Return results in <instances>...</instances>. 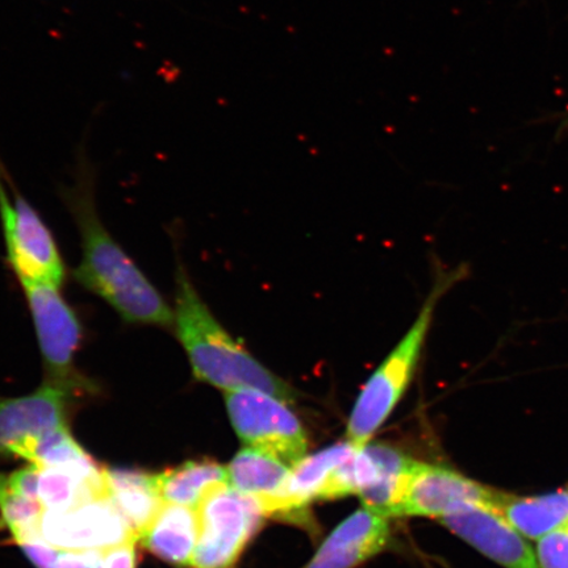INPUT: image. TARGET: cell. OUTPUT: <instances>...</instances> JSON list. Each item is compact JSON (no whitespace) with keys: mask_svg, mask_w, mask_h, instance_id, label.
<instances>
[{"mask_svg":"<svg viewBox=\"0 0 568 568\" xmlns=\"http://www.w3.org/2000/svg\"><path fill=\"white\" fill-rule=\"evenodd\" d=\"M65 203L81 236L82 258L74 280L109 304L125 324L173 329L174 308L105 230L92 187L81 183L68 191Z\"/></svg>","mask_w":568,"mask_h":568,"instance_id":"6da1fadb","label":"cell"},{"mask_svg":"<svg viewBox=\"0 0 568 568\" xmlns=\"http://www.w3.org/2000/svg\"><path fill=\"white\" fill-rule=\"evenodd\" d=\"M175 337L197 382L224 393L257 389L291 403L296 389L234 338L197 293L187 270L178 265L174 295Z\"/></svg>","mask_w":568,"mask_h":568,"instance_id":"7a4b0ae2","label":"cell"},{"mask_svg":"<svg viewBox=\"0 0 568 568\" xmlns=\"http://www.w3.org/2000/svg\"><path fill=\"white\" fill-rule=\"evenodd\" d=\"M465 275V267L437 275L414 324L362 387L347 423V442L355 449H364L371 443L407 394L420 365L437 305Z\"/></svg>","mask_w":568,"mask_h":568,"instance_id":"3957f363","label":"cell"},{"mask_svg":"<svg viewBox=\"0 0 568 568\" xmlns=\"http://www.w3.org/2000/svg\"><path fill=\"white\" fill-rule=\"evenodd\" d=\"M31 312L36 338L44 366V381L90 390L97 385L78 371L75 361L84 332L80 316L52 284H20Z\"/></svg>","mask_w":568,"mask_h":568,"instance_id":"277c9868","label":"cell"},{"mask_svg":"<svg viewBox=\"0 0 568 568\" xmlns=\"http://www.w3.org/2000/svg\"><path fill=\"white\" fill-rule=\"evenodd\" d=\"M196 510L199 538L190 565L193 568L232 567L266 517L257 501L230 483L211 489Z\"/></svg>","mask_w":568,"mask_h":568,"instance_id":"5b68a950","label":"cell"},{"mask_svg":"<svg viewBox=\"0 0 568 568\" xmlns=\"http://www.w3.org/2000/svg\"><path fill=\"white\" fill-rule=\"evenodd\" d=\"M0 224L7 261L20 284L62 287L67 268L59 245L44 220L17 189L11 199L0 172Z\"/></svg>","mask_w":568,"mask_h":568,"instance_id":"8992f818","label":"cell"},{"mask_svg":"<svg viewBox=\"0 0 568 568\" xmlns=\"http://www.w3.org/2000/svg\"><path fill=\"white\" fill-rule=\"evenodd\" d=\"M92 394L95 390L44 381L31 394L0 396V459L28 460L42 436L69 428L78 403Z\"/></svg>","mask_w":568,"mask_h":568,"instance_id":"52a82bcc","label":"cell"},{"mask_svg":"<svg viewBox=\"0 0 568 568\" xmlns=\"http://www.w3.org/2000/svg\"><path fill=\"white\" fill-rule=\"evenodd\" d=\"M224 400L233 429L246 446L272 454L290 467L305 457L307 432L287 402L257 389L230 390Z\"/></svg>","mask_w":568,"mask_h":568,"instance_id":"ba28073f","label":"cell"},{"mask_svg":"<svg viewBox=\"0 0 568 568\" xmlns=\"http://www.w3.org/2000/svg\"><path fill=\"white\" fill-rule=\"evenodd\" d=\"M40 535L55 549L104 551L139 539L110 495L91 497L67 510H44Z\"/></svg>","mask_w":568,"mask_h":568,"instance_id":"9c48e42d","label":"cell"},{"mask_svg":"<svg viewBox=\"0 0 568 568\" xmlns=\"http://www.w3.org/2000/svg\"><path fill=\"white\" fill-rule=\"evenodd\" d=\"M501 494L452 468L414 462L404 479L397 516L443 518L475 506L497 509Z\"/></svg>","mask_w":568,"mask_h":568,"instance_id":"30bf717a","label":"cell"},{"mask_svg":"<svg viewBox=\"0 0 568 568\" xmlns=\"http://www.w3.org/2000/svg\"><path fill=\"white\" fill-rule=\"evenodd\" d=\"M439 521L504 568H538L536 554L527 539L493 507H468Z\"/></svg>","mask_w":568,"mask_h":568,"instance_id":"8fae6325","label":"cell"},{"mask_svg":"<svg viewBox=\"0 0 568 568\" xmlns=\"http://www.w3.org/2000/svg\"><path fill=\"white\" fill-rule=\"evenodd\" d=\"M230 485L252 497L267 517L300 521L305 517L290 495L291 467L266 452L244 447L229 467Z\"/></svg>","mask_w":568,"mask_h":568,"instance_id":"7c38bea8","label":"cell"},{"mask_svg":"<svg viewBox=\"0 0 568 568\" xmlns=\"http://www.w3.org/2000/svg\"><path fill=\"white\" fill-rule=\"evenodd\" d=\"M388 538L387 516L364 507L331 532L305 568L357 567L385 549Z\"/></svg>","mask_w":568,"mask_h":568,"instance_id":"4fadbf2b","label":"cell"},{"mask_svg":"<svg viewBox=\"0 0 568 568\" xmlns=\"http://www.w3.org/2000/svg\"><path fill=\"white\" fill-rule=\"evenodd\" d=\"M199 538L195 508L163 504L158 516L140 539L155 557L175 566H190Z\"/></svg>","mask_w":568,"mask_h":568,"instance_id":"5bb4252c","label":"cell"},{"mask_svg":"<svg viewBox=\"0 0 568 568\" xmlns=\"http://www.w3.org/2000/svg\"><path fill=\"white\" fill-rule=\"evenodd\" d=\"M105 480L111 499L140 539L165 504L160 494L158 474L111 468L105 470Z\"/></svg>","mask_w":568,"mask_h":568,"instance_id":"9a60e30c","label":"cell"},{"mask_svg":"<svg viewBox=\"0 0 568 568\" xmlns=\"http://www.w3.org/2000/svg\"><path fill=\"white\" fill-rule=\"evenodd\" d=\"M497 510L525 538L539 539L568 527V487L537 496L501 494Z\"/></svg>","mask_w":568,"mask_h":568,"instance_id":"2e32d148","label":"cell"},{"mask_svg":"<svg viewBox=\"0 0 568 568\" xmlns=\"http://www.w3.org/2000/svg\"><path fill=\"white\" fill-rule=\"evenodd\" d=\"M163 501L197 508L211 489L230 483L229 468L216 462L189 460L158 474Z\"/></svg>","mask_w":568,"mask_h":568,"instance_id":"e0dca14e","label":"cell"},{"mask_svg":"<svg viewBox=\"0 0 568 568\" xmlns=\"http://www.w3.org/2000/svg\"><path fill=\"white\" fill-rule=\"evenodd\" d=\"M357 450L349 442L339 443L304 457L291 467L290 495L301 513L305 514L312 501L323 500L337 467Z\"/></svg>","mask_w":568,"mask_h":568,"instance_id":"ac0fdd59","label":"cell"},{"mask_svg":"<svg viewBox=\"0 0 568 568\" xmlns=\"http://www.w3.org/2000/svg\"><path fill=\"white\" fill-rule=\"evenodd\" d=\"M28 462L40 468H48L81 467L91 464L94 459L75 442L69 428H61L42 436L34 444Z\"/></svg>","mask_w":568,"mask_h":568,"instance_id":"d6986e66","label":"cell"},{"mask_svg":"<svg viewBox=\"0 0 568 568\" xmlns=\"http://www.w3.org/2000/svg\"><path fill=\"white\" fill-rule=\"evenodd\" d=\"M42 515L44 508L40 501L18 495L10 486L9 475L0 474V516L17 541L40 531Z\"/></svg>","mask_w":568,"mask_h":568,"instance_id":"ffe728a7","label":"cell"},{"mask_svg":"<svg viewBox=\"0 0 568 568\" xmlns=\"http://www.w3.org/2000/svg\"><path fill=\"white\" fill-rule=\"evenodd\" d=\"M536 558L538 568H568V527L539 538Z\"/></svg>","mask_w":568,"mask_h":568,"instance_id":"44dd1931","label":"cell"},{"mask_svg":"<svg viewBox=\"0 0 568 568\" xmlns=\"http://www.w3.org/2000/svg\"><path fill=\"white\" fill-rule=\"evenodd\" d=\"M28 559L38 568H57L60 551L48 544L39 532L18 539L17 541Z\"/></svg>","mask_w":568,"mask_h":568,"instance_id":"7402d4cb","label":"cell"},{"mask_svg":"<svg viewBox=\"0 0 568 568\" xmlns=\"http://www.w3.org/2000/svg\"><path fill=\"white\" fill-rule=\"evenodd\" d=\"M41 468L30 465L9 475V483L13 491L26 499L39 501V480Z\"/></svg>","mask_w":568,"mask_h":568,"instance_id":"603a6c76","label":"cell"},{"mask_svg":"<svg viewBox=\"0 0 568 568\" xmlns=\"http://www.w3.org/2000/svg\"><path fill=\"white\" fill-rule=\"evenodd\" d=\"M136 542L134 539V541L113 546V548L102 551L104 568H136Z\"/></svg>","mask_w":568,"mask_h":568,"instance_id":"cb8c5ba5","label":"cell"},{"mask_svg":"<svg viewBox=\"0 0 568 568\" xmlns=\"http://www.w3.org/2000/svg\"><path fill=\"white\" fill-rule=\"evenodd\" d=\"M57 568H104L103 552L98 550L60 551Z\"/></svg>","mask_w":568,"mask_h":568,"instance_id":"d4e9b609","label":"cell"},{"mask_svg":"<svg viewBox=\"0 0 568 568\" xmlns=\"http://www.w3.org/2000/svg\"><path fill=\"white\" fill-rule=\"evenodd\" d=\"M565 128H568V118L566 119V123L564 124Z\"/></svg>","mask_w":568,"mask_h":568,"instance_id":"484cf974","label":"cell"}]
</instances>
